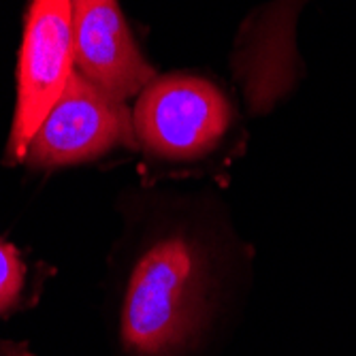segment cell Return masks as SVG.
Returning <instances> with one entry per match:
<instances>
[{
    "label": "cell",
    "instance_id": "5b68a950",
    "mask_svg": "<svg viewBox=\"0 0 356 356\" xmlns=\"http://www.w3.org/2000/svg\"><path fill=\"white\" fill-rule=\"evenodd\" d=\"M75 71L128 103L158 77L139 51L118 0H73Z\"/></svg>",
    "mask_w": 356,
    "mask_h": 356
},
{
    "label": "cell",
    "instance_id": "52a82bcc",
    "mask_svg": "<svg viewBox=\"0 0 356 356\" xmlns=\"http://www.w3.org/2000/svg\"><path fill=\"white\" fill-rule=\"evenodd\" d=\"M0 356H37L26 341H13L0 337Z\"/></svg>",
    "mask_w": 356,
    "mask_h": 356
},
{
    "label": "cell",
    "instance_id": "7a4b0ae2",
    "mask_svg": "<svg viewBox=\"0 0 356 356\" xmlns=\"http://www.w3.org/2000/svg\"><path fill=\"white\" fill-rule=\"evenodd\" d=\"M231 122L233 109L222 90L192 75L156 77L133 109L137 147L173 163L213 152Z\"/></svg>",
    "mask_w": 356,
    "mask_h": 356
},
{
    "label": "cell",
    "instance_id": "3957f363",
    "mask_svg": "<svg viewBox=\"0 0 356 356\" xmlns=\"http://www.w3.org/2000/svg\"><path fill=\"white\" fill-rule=\"evenodd\" d=\"M73 73V0H30L17 62L9 160L24 163L30 139L58 103Z\"/></svg>",
    "mask_w": 356,
    "mask_h": 356
},
{
    "label": "cell",
    "instance_id": "6da1fadb",
    "mask_svg": "<svg viewBox=\"0 0 356 356\" xmlns=\"http://www.w3.org/2000/svg\"><path fill=\"white\" fill-rule=\"evenodd\" d=\"M209 254L186 231L156 237L137 258L122 305V343L133 356H175L207 312Z\"/></svg>",
    "mask_w": 356,
    "mask_h": 356
},
{
    "label": "cell",
    "instance_id": "8992f818",
    "mask_svg": "<svg viewBox=\"0 0 356 356\" xmlns=\"http://www.w3.org/2000/svg\"><path fill=\"white\" fill-rule=\"evenodd\" d=\"M26 286V265L17 250L0 239V318L17 309Z\"/></svg>",
    "mask_w": 356,
    "mask_h": 356
},
{
    "label": "cell",
    "instance_id": "277c9868",
    "mask_svg": "<svg viewBox=\"0 0 356 356\" xmlns=\"http://www.w3.org/2000/svg\"><path fill=\"white\" fill-rule=\"evenodd\" d=\"M118 145L137 147L133 109L75 71L30 139L24 163L58 169L88 163Z\"/></svg>",
    "mask_w": 356,
    "mask_h": 356
}]
</instances>
